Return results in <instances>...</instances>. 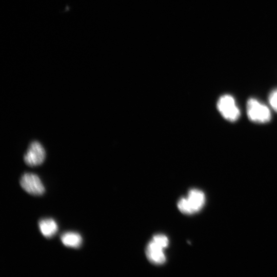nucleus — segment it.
<instances>
[{
    "mask_svg": "<svg viewBox=\"0 0 277 277\" xmlns=\"http://www.w3.org/2000/svg\"><path fill=\"white\" fill-rule=\"evenodd\" d=\"M205 203L204 192L197 189H191L186 197H181L177 202L179 210L185 214H192L200 211Z\"/></svg>",
    "mask_w": 277,
    "mask_h": 277,
    "instance_id": "obj_1",
    "label": "nucleus"
},
{
    "mask_svg": "<svg viewBox=\"0 0 277 277\" xmlns=\"http://www.w3.org/2000/svg\"><path fill=\"white\" fill-rule=\"evenodd\" d=\"M246 108L249 119L253 122L265 123L270 120L271 113L268 107L255 98L248 100Z\"/></svg>",
    "mask_w": 277,
    "mask_h": 277,
    "instance_id": "obj_2",
    "label": "nucleus"
},
{
    "mask_svg": "<svg viewBox=\"0 0 277 277\" xmlns=\"http://www.w3.org/2000/svg\"><path fill=\"white\" fill-rule=\"evenodd\" d=\"M219 111L226 120L236 121L240 116V111L234 98L229 94L221 96L217 103Z\"/></svg>",
    "mask_w": 277,
    "mask_h": 277,
    "instance_id": "obj_3",
    "label": "nucleus"
},
{
    "mask_svg": "<svg viewBox=\"0 0 277 277\" xmlns=\"http://www.w3.org/2000/svg\"><path fill=\"white\" fill-rule=\"evenodd\" d=\"M21 187L28 193L34 195H41L45 189L39 177L35 174L25 173L20 180Z\"/></svg>",
    "mask_w": 277,
    "mask_h": 277,
    "instance_id": "obj_4",
    "label": "nucleus"
},
{
    "mask_svg": "<svg viewBox=\"0 0 277 277\" xmlns=\"http://www.w3.org/2000/svg\"><path fill=\"white\" fill-rule=\"evenodd\" d=\"M46 153L43 146L37 141L32 142L29 145L24 159L29 166L34 167L42 164L45 159Z\"/></svg>",
    "mask_w": 277,
    "mask_h": 277,
    "instance_id": "obj_5",
    "label": "nucleus"
},
{
    "mask_svg": "<svg viewBox=\"0 0 277 277\" xmlns=\"http://www.w3.org/2000/svg\"><path fill=\"white\" fill-rule=\"evenodd\" d=\"M164 248L151 240L146 248V255L148 260L155 265H162L166 260L164 252Z\"/></svg>",
    "mask_w": 277,
    "mask_h": 277,
    "instance_id": "obj_6",
    "label": "nucleus"
},
{
    "mask_svg": "<svg viewBox=\"0 0 277 277\" xmlns=\"http://www.w3.org/2000/svg\"><path fill=\"white\" fill-rule=\"evenodd\" d=\"M38 226L42 234L47 238L53 236L58 230L57 224L52 219H44L40 220Z\"/></svg>",
    "mask_w": 277,
    "mask_h": 277,
    "instance_id": "obj_7",
    "label": "nucleus"
},
{
    "mask_svg": "<svg viewBox=\"0 0 277 277\" xmlns=\"http://www.w3.org/2000/svg\"><path fill=\"white\" fill-rule=\"evenodd\" d=\"M62 243L67 247L78 248L82 244L83 239L81 235L74 232H67L61 236Z\"/></svg>",
    "mask_w": 277,
    "mask_h": 277,
    "instance_id": "obj_8",
    "label": "nucleus"
},
{
    "mask_svg": "<svg viewBox=\"0 0 277 277\" xmlns=\"http://www.w3.org/2000/svg\"><path fill=\"white\" fill-rule=\"evenodd\" d=\"M152 240H153L155 242L160 244L164 248H166L168 246L169 240L168 238L162 234H157L154 235L152 237Z\"/></svg>",
    "mask_w": 277,
    "mask_h": 277,
    "instance_id": "obj_9",
    "label": "nucleus"
},
{
    "mask_svg": "<svg viewBox=\"0 0 277 277\" xmlns=\"http://www.w3.org/2000/svg\"><path fill=\"white\" fill-rule=\"evenodd\" d=\"M269 102L273 109L277 112V89L270 93L269 96Z\"/></svg>",
    "mask_w": 277,
    "mask_h": 277,
    "instance_id": "obj_10",
    "label": "nucleus"
}]
</instances>
